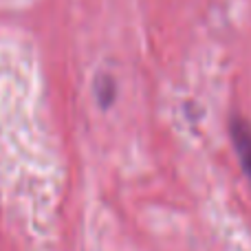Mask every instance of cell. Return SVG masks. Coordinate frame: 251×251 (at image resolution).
<instances>
[{
	"label": "cell",
	"mask_w": 251,
	"mask_h": 251,
	"mask_svg": "<svg viewBox=\"0 0 251 251\" xmlns=\"http://www.w3.org/2000/svg\"><path fill=\"white\" fill-rule=\"evenodd\" d=\"M229 132H231V141H234V150L240 161V168H243V172L247 174L251 183V126L245 119L236 117L231 119Z\"/></svg>",
	"instance_id": "1"
}]
</instances>
